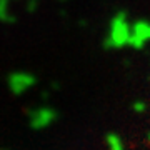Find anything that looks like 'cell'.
Instances as JSON below:
<instances>
[{"label": "cell", "mask_w": 150, "mask_h": 150, "mask_svg": "<svg viewBox=\"0 0 150 150\" xmlns=\"http://www.w3.org/2000/svg\"><path fill=\"white\" fill-rule=\"evenodd\" d=\"M130 32L132 23L129 20L127 12H117L110 20L108 33L105 37V47L107 48H123L130 42Z\"/></svg>", "instance_id": "cell-1"}, {"label": "cell", "mask_w": 150, "mask_h": 150, "mask_svg": "<svg viewBox=\"0 0 150 150\" xmlns=\"http://www.w3.org/2000/svg\"><path fill=\"white\" fill-rule=\"evenodd\" d=\"M27 118L32 130H43L47 127H50L59 118V112L55 108L48 107V105H40V107L32 108L27 113Z\"/></svg>", "instance_id": "cell-2"}, {"label": "cell", "mask_w": 150, "mask_h": 150, "mask_svg": "<svg viewBox=\"0 0 150 150\" xmlns=\"http://www.w3.org/2000/svg\"><path fill=\"white\" fill-rule=\"evenodd\" d=\"M37 83V77L30 72H25V70H17V72H12L7 79V85L10 88V92L13 95L20 97L23 95L27 90H30L33 85Z\"/></svg>", "instance_id": "cell-3"}, {"label": "cell", "mask_w": 150, "mask_h": 150, "mask_svg": "<svg viewBox=\"0 0 150 150\" xmlns=\"http://www.w3.org/2000/svg\"><path fill=\"white\" fill-rule=\"evenodd\" d=\"M149 42H150V20L140 18L135 23H132L129 47L140 50V48L145 47V43H149Z\"/></svg>", "instance_id": "cell-4"}, {"label": "cell", "mask_w": 150, "mask_h": 150, "mask_svg": "<svg viewBox=\"0 0 150 150\" xmlns=\"http://www.w3.org/2000/svg\"><path fill=\"white\" fill-rule=\"evenodd\" d=\"M105 142H107V149L108 150H125V145H123L122 137L115 132H110L105 137Z\"/></svg>", "instance_id": "cell-5"}, {"label": "cell", "mask_w": 150, "mask_h": 150, "mask_svg": "<svg viewBox=\"0 0 150 150\" xmlns=\"http://www.w3.org/2000/svg\"><path fill=\"white\" fill-rule=\"evenodd\" d=\"M0 22L4 23H13L15 17L8 10V0H0Z\"/></svg>", "instance_id": "cell-6"}, {"label": "cell", "mask_w": 150, "mask_h": 150, "mask_svg": "<svg viewBox=\"0 0 150 150\" xmlns=\"http://www.w3.org/2000/svg\"><path fill=\"white\" fill-rule=\"evenodd\" d=\"M132 108H134V112L142 113V112H145V110H147V103H145V102H135L134 105H132Z\"/></svg>", "instance_id": "cell-7"}, {"label": "cell", "mask_w": 150, "mask_h": 150, "mask_svg": "<svg viewBox=\"0 0 150 150\" xmlns=\"http://www.w3.org/2000/svg\"><path fill=\"white\" fill-rule=\"evenodd\" d=\"M147 140L150 142V132H147Z\"/></svg>", "instance_id": "cell-8"}, {"label": "cell", "mask_w": 150, "mask_h": 150, "mask_svg": "<svg viewBox=\"0 0 150 150\" xmlns=\"http://www.w3.org/2000/svg\"><path fill=\"white\" fill-rule=\"evenodd\" d=\"M60 2H67V0H60Z\"/></svg>", "instance_id": "cell-9"}, {"label": "cell", "mask_w": 150, "mask_h": 150, "mask_svg": "<svg viewBox=\"0 0 150 150\" xmlns=\"http://www.w3.org/2000/svg\"><path fill=\"white\" fill-rule=\"evenodd\" d=\"M8 2H10V0H8Z\"/></svg>", "instance_id": "cell-10"}]
</instances>
